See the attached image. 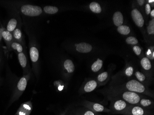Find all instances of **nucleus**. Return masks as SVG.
Listing matches in <instances>:
<instances>
[{"label":"nucleus","mask_w":154,"mask_h":115,"mask_svg":"<svg viewBox=\"0 0 154 115\" xmlns=\"http://www.w3.org/2000/svg\"><path fill=\"white\" fill-rule=\"evenodd\" d=\"M154 52H153L152 53V59H154Z\"/></svg>","instance_id":"obj_40"},{"label":"nucleus","mask_w":154,"mask_h":115,"mask_svg":"<svg viewBox=\"0 0 154 115\" xmlns=\"http://www.w3.org/2000/svg\"><path fill=\"white\" fill-rule=\"evenodd\" d=\"M123 100L130 104H137L140 100V96L135 92L125 91L122 94Z\"/></svg>","instance_id":"obj_7"},{"label":"nucleus","mask_w":154,"mask_h":115,"mask_svg":"<svg viewBox=\"0 0 154 115\" xmlns=\"http://www.w3.org/2000/svg\"><path fill=\"white\" fill-rule=\"evenodd\" d=\"M148 2L149 3H151V2H154V0H149Z\"/></svg>","instance_id":"obj_38"},{"label":"nucleus","mask_w":154,"mask_h":115,"mask_svg":"<svg viewBox=\"0 0 154 115\" xmlns=\"http://www.w3.org/2000/svg\"><path fill=\"white\" fill-rule=\"evenodd\" d=\"M145 11H146V14L148 15L151 12V8H150V5L149 4H147L145 6Z\"/></svg>","instance_id":"obj_33"},{"label":"nucleus","mask_w":154,"mask_h":115,"mask_svg":"<svg viewBox=\"0 0 154 115\" xmlns=\"http://www.w3.org/2000/svg\"><path fill=\"white\" fill-rule=\"evenodd\" d=\"M134 69L133 67L131 66H129L125 69V75L128 77H130L133 75L134 73Z\"/></svg>","instance_id":"obj_30"},{"label":"nucleus","mask_w":154,"mask_h":115,"mask_svg":"<svg viewBox=\"0 0 154 115\" xmlns=\"http://www.w3.org/2000/svg\"></svg>","instance_id":"obj_42"},{"label":"nucleus","mask_w":154,"mask_h":115,"mask_svg":"<svg viewBox=\"0 0 154 115\" xmlns=\"http://www.w3.org/2000/svg\"><path fill=\"white\" fill-rule=\"evenodd\" d=\"M14 40L18 41L20 44L25 46V42L24 41L23 34L21 30V25L19 24L18 26L12 33Z\"/></svg>","instance_id":"obj_12"},{"label":"nucleus","mask_w":154,"mask_h":115,"mask_svg":"<svg viewBox=\"0 0 154 115\" xmlns=\"http://www.w3.org/2000/svg\"><path fill=\"white\" fill-rule=\"evenodd\" d=\"M126 42L128 44L136 45L138 43V40L137 39L134 37H129L127 38L126 39Z\"/></svg>","instance_id":"obj_29"},{"label":"nucleus","mask_w":154,"mask_h":115,"mask_svg":"<svg viewBox=\"0 0 154 115\" xmlns=\"http://www.w3.org/2000/svg\"><path fill=\"white\" fill-rule=\"evenodd\" d=\"M20 11L23 15L29 17L38 16L43 13L41 8L32 5H23L20 7Z\"/></svg>","instance_id":"obj_3"},{"label":"nucleus","mask_w":154,"mask_h":115,"mask_svg":"<svg viewBox=\"0 0 154 115\" xmlns=\"http://www.w3.org/2000/svg\"><path fill=\"white\" fill-rule=\"evenodd\" d=\"M2 54L1 52V51H0V66H1L2 63Z\"/></svg>","instance_id":"obj_36"},{"label":"nucleus","mask_w":154,"mask_h":115,"mask_svg":"<svg viewBox=\"0 0 154 115\" xmlns=\"http://www.w3.org/2000/svg\"><path fill=\"white\" fill-rule=\"evenodd\" d=\"M81 115H98V114L97 113H95L90 110H88L83 112Z\"/></svg>","instance_id":"obj_32"},{"label":"nucleus","mask_w":154,"mask_h":115,"mask_svg":"<svg viewBox=\"0 0 154 115\" xmlns=\"http://www.w3.org/2000/svg\"><path fill=\"white\" fill-rule=\"evenodd\" d=\"M117 31L121 34L128 35L130 32V29L128 26L122 25L118 27Z\"/></svg>","instance_id":"obj_25"},{"label":"nucleus","mask_w":154,"mask_h":115,"mask_svg":"<svg viewBox=\"0 0 154 115\" xmlns=\"http://www.w3.org/2000/svg\"><path fill=\"white\" fill-rule=\"evenodd\" d=\"M142 67L146 71H149L151 69V64L150 60L148 58L144 57L141 60Z\"/></svg>","instance_id":"obj_22"},{"label":"nucleus","mask_w":154,"mask_h":115,"mask_svg":"<svg viewBox=\"0 0 154 115\" xmlns=\"http://www.w3.org/2000/svg\"><path fill=\"white\" fill-rule=\"evenodd\" d=\"M19 25V20L17 17H13L8 21L6 27V30L11 33L14 31Z\"/></svg>","instance_id":"obj_15"},{"label":"nucleus","mask_w":154,"mask_h":115,"mask_svg":"<svg viewBox=\"0 0 154 115\" xmlns=\"http://www.w3.org/2000/svg\"><path fill=\"white\" fill-rule=\"evenodd\" d=\"M119 114L123 115H154L152 110L143 108L137 104H130Z\"/></svg>","instance_id":"obj_2"},{"label":"nucleus","mask_w":154,"mask_h":115,"mask_svg":"<svg viewBox=\"0 0 154 115\" xmlns=\"http://www.w3.org/2000/svg\"><path fill=\"white\" fill-rule=\"evenodd\" d=\"M90 8L91 11L96 14H99L102 12L101 6L97 2H91L90 5Z\"/></svg>","instance_id":"obj_23"},{"label":"nucleus","mask_w":154,"mask_h":115,"mask_svg":"<svg viewBox=\"0 0 154 115\" xmlns=\"http://www.w3.org/2000/svg\"><path fill=\"white\" fill-rule=\"evenodd\" d=\"M4 29L3 28L0 27V46H1V44L2 41V33Z\"/></svg>","instance_id":"obj_34"},{"label":"nucleus","mask_w":154,"mask_h":115,"mask_svg":"<svg viewBox=\"0 0 154 115\" xmlns=\"http://www.w3.org/2000/svg\"><path fill=\"white\" fill-rule=\"evenodd\" d=\"M147 32L149 35H153L154 34V20H152L149 22L147 27Z\"/></svg>","instance_id":"obj_28"},{"label":"nucleus","mask_w":154,"mask_h":115,"mask_svg":"<svg viewBox=\"0 0 154 115\" xmlns=\"http://www.w3.org/2000/svg\"><path fill=\"white\" fill-rule=\"evenodd\" d=\"M58 8L56 7L53 6H47L44 7V11L46 14H53L58 12Z\"/></svg>","instance_id":"obj_24"},{"label":"nucleus","mask_w":154,"mask_h":115,"mask_svg":"<svg viewBox=\"0 0 154 115\" xmlns=\"http://www.w3.org/2000/svg\"><path fill=\"white\" fill-rule=\"evenodd\" d=\"M2 39L4 40V42L6 44L7 48L9 51L10 45L14 41L13 34L12 33L10 32L7 30L4 29L2 33Z\"/></svg>","instance_id":"obj_14"},{"label":"nucleus","mask_w":154,"mask_h":115,"mask_svg":"<svg viewBox=\"0 0 154 115\" xmlns=\"http://www.w3.org/2000/svg\"><path fill=\"white\" fill-rule=\"evenodd\" d=\"M125 88L129 91L136 93H143L146 90L145 86L142 83L135 80L128 81L125 84Z\"/></svg>","instance_id":"obj_4"},{"label":"nucleus","mask_w":154,"mask_h":115,"mask_svg":"<svg viewBox=\"0 0 154 115\" xmlns=\"http://www.w3.org/2000/svg\"><path fill=\"white\" fill-rule=\"evenodd\" d=\"M97 86V83L95 80H91L85 84L84 87V91L86 92H90L93 91Z\"/></svg>","instance_id":"obj_18"},{"label":"nucleus","mask_w":154,"mask_h":115,"mask_svg":"<svg viewBox=\"0 0 154 115\" xmlns=\"http://www.w3.org/2000/svg\"><path fill=\"white\" fill-rule=\"evenodd\" d=\"M130 105V104L123 99H118L112 104L111 107V113L119 114L122 111L128 107Z\"/></svg>","instance_id":"obj_5"},{"label":"nucleus","mask_w":154,"mask_h":115,"mask_svg":"<svg viewBox=\"0 0 154 115\" xmlns=\"http://www.w3.org/2000/svg\"><path fill=\"white\" fill-rule=\"evenodd\" d=\"M135 76L137 78V80H138V82H140V83H141L144 82L146 80V76L141 72H136L135 73Z\"/></svg>","instance_id":"obj_26"},{"label":"nucleus","mask_w":154,"mask_h":115,"mask_svg":"<svg viewBox=\"0 0 154 115\" xmlns=\"http://www.w3.org/2000/svg\"><path fill=\"white\" fill-rule=\"evenodd\" d=\"M123 16L120 12H116L113 15V21L116 26H120L123 23Z\"/></svg>","instance_id":"obj_19"},{"label":"nucleus","mask_w":154,"mask_h":115,"mask_svg":"<svg viewBox=\"0 0 154 115\" xmlns=\"http://www.w3.org/2000/svg\"><path fill=\"white\" fill-rule=\"evenodd\" d=\"M133 50H134V52L137 55H140L141 53V49L140 47L137 46H135L133 47Z\"/></svg>","instance_id":"obj_31"},{"label":"nucleus","mask_w":154,"mask_h":115,"mask_svg":"<svg viewBox=\"0 0 154 115\" xmlns=\"http://www.w3.org/2000/svg\"><path fill=\"white\" fill-rule=\"evenodd\" d=\"M30 59L32 64L33 70H34L35 74L38 75V64L39 53L38 48L35 46H32L29 50Z\"/></svg>","instance_id":"obj_6"},{"label":"nucleus","mask_w":154,"mask_h":115,"mask_svg":"<svg viewBox=\"0 0 154 115\" xmlns=\"http://www.w3.org/2000/svg\"><path fill=\"white\" fill-rule=\"evenodd\" d=\"M75 45L76 50L81 53H88L90 52L92 49V46L85 42H81Z\"/></svg>","instance_id":"obj_13"},{"label":"nucleus","mask_w":154,"mask_h":115,"mask_svg":"<svg viewBox=\"0 0 154 115\" xmlns=\"http://www.w3.org/2000/svg\"><path fill=\"white\" fill-rule=\"evenodd\" d=\"M108 73L107 72H103L99 74L97 77V80L99 83H104L107 80L108 77Z\"/></svg>","instance_id":"obj_27"},{"label":"nucleus","mask_w":154,"mask_h":115,"mask_svg":"<svg viewBox=\"0 0 154 115\" xmlns=\"http://www.w3.org/2000/svg\"><path fill=\"white\" fill-rule=\"evenodd\" d=\"M150 15H151V16H152V17H154V10L153 9V10H152V11H151V12H150Z\"/></svg>","instance_id":"obj_37"},{"label":"nucleus","mask_w":154,"mask_h":115,"mask_svg":"<svg viewBox=\"0 0 154 115\" xmlns=\"http://www.w3.org/2000/svg\"><path fill=\"white\" fill-rule=\"evenodd\" d=\"M33 110V106L31 101H28L21 104L16 115H30Z\"/></svg>","instance_id":"obj_10"},{"label":"nucleus","mask_w":154,"mask_h":115,"mask_svg":"<svg viewBox=\"0 0 154 115\" xmlns=\"http://www.w3.org/2000/svg\"></svg>","instance_id":"obj_41"},{"label":"nucleus","mask_w":154,"mask_h":115,"mask_svg":"<svg viewBox=\"0 0 154 115\" xmlns=\"http://www.w3.org/2000/svg\"><path fill=\"white\" fill-rule=\"evenodd\" d=\"M103 61L100 59H98L97 61H95L91 65V70L94 72L99 71L103 67Z\"/></svg>","instance_id":"obj_21"},{"label":"nucleus","mask_w":154,"mask_h":115,"mask_svg":"<svg viewBox=\"0 0 154 115\" xmlns=\"http://www.w3.org/2000/svg\"><path fill=\"white\" fill-rule=\"evenodd\" d=\"M66 113V112H64L63 113H61V114H60V115H65Z\"/></svg>","instance_id":"obj_39"},{"label":"nucleus","mask_w":154,"mask_h":115,"mask_svg":"<svg viewBox=\"0 0 154 115\" xmlns=\"http://www.w3.org/2000/svg\"><path fill=\"white\" fill-rule=\"evenodd\" d=\"M17 56L20 65L23 69L24 75H26L30 72V71H29V65L28 64L27 57L26 54V51L23 52L18 53Z\"/></svg>","instance_id":"obj_9"},{"label":"nucleus","mask_w":154,"mask_h":115,"mask_svg":"<svg viewBox=\"0 0 154 115\" xmlns=\"http://www.w3.org/2000/svg\"><path fill=\"white\" fill-rule=\"evenodd\" d=\"M131 17L136 25L142 27L144 25V21L142 14L137 9H134L131 11Z\"/></svg>","instance_id":"obj_11"},{"label":"nucleus","mask_w":154,"mask_h":115,"mask_svg":"<svg viewBox=\"0 0 154 115\" xmlns=\"http://www.w3.org/2000/svg\"><path fill=\"white\" fill-rule=\"evenodd\" d=\"M84 106L86 107L88 109L95 113H100V112H106L110 113L111 110L105 107L103 105L98 103L89 102H87L84 104Z\"/></svg>","instance_id":"obj_8"},{"label":"nucleus","mask_w":154,"mask_h":115,"mask_svg":"<svg viewBox=\"0 0 154 115\" xmlns=\"http://www.w3.org/2000/svg\"><path fill=\"white\" fill-rule=\"evenodd\" d=\"M137 105L140 106L143 108L151 110L152 106L153 105V102L150 99L142 98L139 101Z\"/></svg>","instance_id":"obj_17"},{"label":"nucleus","mask_w":154,"mask_h":115,"mask_svg":"<svg viewBox=\"0 0 154 115\" xmlns=\"http://www.w3.org/2000/svg\"><path fill=\"white\" fill-rule=\"evenodd\" d=\"M144 2L145 1H143V0H138V1H137V2H138L139 5H140V6L143 5V4L144 3Z\"/></svg>","instance_id":"obj_35"},{"label":"nucleus","mask_w":154,"mask_h":115,"mask_svg":"<svg viewBox=\"0 0 154 115\" xmlns=\"http://www.w3.org/2000/svg\"><path fill=\"white\" fill-rule=\"evenodd\" d=\"M30 75H31L30 72L28 73L26 75H24V76L20 78L18 81L13 96L10 101V104L14 101H16V100L19 99V98L23 94L26 88L28 81L30 79Z\"/></svg>","instance_id":"obj_1"},{"label":"nucleus","mask_w":154,"mask_h":115,"mask_svg":"<svg viewBox=\"0 0 154 115\" xmlns=\"http://www.w3.org/2000/svg\"><path fill=\"white\" fill-rule=\"evenodd\" d=\"M64 67L68 73H73L75 70L74 64L70 59L65 60L64 63Z\"/></svg>","instance_id":"obj_20"},{"label":"nucleus","mask_w":154,"mask_h":115,"mask_svg":"<svg viewBox=\"0 0 154 115\" xmlns=\"http://www.w3.org/2000/svg\"><path fill=\"white\" fill-rule=\"evenodd\" d=\"M9 51H14L17 53H20L26 51L24 48V46L19 43L18 41H13L10 45Z\"/></svg>","instance_id":"obj_16"}]
</instances>
